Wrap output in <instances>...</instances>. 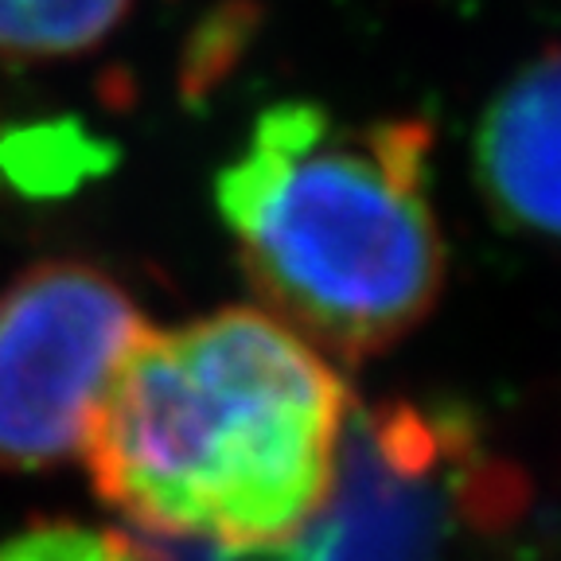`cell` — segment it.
<instances>
[{
  "mask_svg": "<svg viewBox=\"0 0 561 561\" xmlns=\"http://www.w3.org/2000/svg\"><path fill=\"white\" fill-rule=\"evenodd\" d=\"M476 180L507 227L561 238V47L491 98L476 129Z\"/></svg>",
  "mask_w": 561,
  "mask_h": 561,
  "instance_id": "4",
  "label": "cell"
},
{
  "mask_svg": "<svg viewBox=\"0 0 561 561\" xmlns=\"http://www.w3.org/2000/svg\"><path fill=\"white\" fill-rule=\"evenodd\" d=\"M149 320L114 273L79 257L24 270L0 293V472L82 453L90 417Z\"/></svg>",
  "mask_w": 561,
  "mask_h": 561,
  "instance_id": "3",
  "label": "cell"
},
{
  "mask_svg": "<svg viewBox=\"0 0 561 561\" xmlns=\"http://www.w3.org/2000/svg\"><path fill=\"white\" fill-rule=\"evenodd\" d=\"M87 145H70V133L62 129H27L0 149V164L9 168L12 180L24 187H59L67 184V168L90 164Z\"/></svg>",
  "mask_w": 561,
  "mask_h": 561,
  "instance_id": "7",
  "label": "cell"
},
{
  "mask_svg": "<svg viewBox=\"0 0 561 561\" xmlns=\"http://www.w3.org/2000/svg\"><path fill=\"white\" fill-rule=\"evenodd\" d=\"M137 0H0V59L62 62L102 47Z\"/></svg>",
  "mask_w": 561,
  "mask_h": 561,
  "instance_id": "5",
  "label": "cell"
},
{
  "mask_svg": "<svg viewBox=\"0 0 561 561\" xmlns=\"http://www.w3.org/2000/svg\"><path fill=\"white\" fill-rule=\"evenodd\" d=\"M421 117L347 122L277 102L215 180L222 227L262 312L332 363L417 332L448 277Z\"/></svg>",
  "mask_w": 561,
  "mask_h": 561,
  "instance_id": "2",
  "label": "cell"
},
{
  "mask_svg": "<svg viewBox=\"0 0 561 561\" xmlns=\"http://www.w3.org/2000/svg\"><path fill=\"white\" fill-rule=\"evenodd\" d=\"M0 561H149V553L117 530L44 518L0 538Z\"/></svg>",
  "mask_w": 561,
  "mask_h": 561,
  "instance_id": "6",
  "label": "cell"
},
{
  "mask_svg": "<svg viewBox=\"0 0 561 561\" xmlns=\"http://www.w3.org/2000/svg\"><path fill=\"white\" fill-rule=\"evenodd\" d=\"M351 386L250 305L145 328L82 440L98 500L152 538L293 546L335 495Z\"/></svg>",
  "mask_w": 561,
  "mask_h": 561,
  "instance_id": "1",
  "label": "cell"
}]
</instances>
